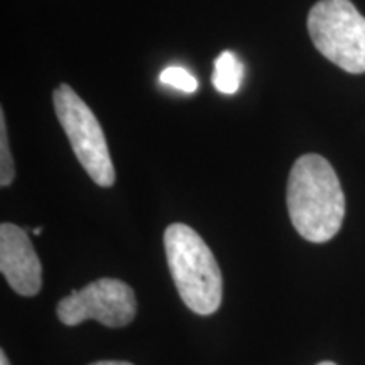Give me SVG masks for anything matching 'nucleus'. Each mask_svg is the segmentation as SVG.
<instances>
[{
  "label": "nucleus",
  "mask_w": 365,
  "mask_h": 365,
  "mask_svg": "<svg viewBox=\"0 0 365 365\" xmlns=\"http://www.w3.org/2000/svg\"><path fill=\"white\" fill-rule=\"evenodd\" d=\"M287 212L296 232L314 244L331 240L345 218V195L325 158L304 154L287 180Z\"/></svg>",
  "instance_id": "f257e3e1"
},
{
  "label": "nucleus",
  "mask_w": 365,
  "mask_h": 365,
  "mask_svg": "<svg viewBox=\"0 0 365 365\" xmlns=\"http://www.w3.org/2000/svg\"><path fill=\"white\" fill-rule=\"evenodd\" d=\"M168 266L178 293L191 312L213 314L220 308L223 279L212 250L193 228L173 223L164 232Z\"/></svg>",
  "instance_id": "f03ea898"
},
{
  "label": "nucleus",
  "mask_w": 365,
  "mask_h": 365,
  "mask_svg": "<svg viewBox=\"0 0 365 365\" xmlns=\"http://www.w3.org/2000/svg\"><path fill=\"white\" fill-rule=\"evenodd\" d=\"M314 48L341 70L365 73V17L350 0H319L308 14Z\"/></svg>",
  "instance_id": "7ed1b4c3"
},
{
  "label": "nucleus",
  "mask_w": 365,
  "mask_h": 365,
  "mask_svg": "<svg viewBox=\"0 0 365 365\" xmlns=\"http://www.w3.org/2000/svg\"><path fill=\"white\" fill-rule=\"evenodd\" d=\"M56 117L70 139L83 170L98 186L108 188L115 182L110 150L105 140L102 125L80 95L70 85H59L53 93Z\"/></svg>",
  "instance_id": "20e7f679"
},
{
  "label": "nucleus",
  "mask_w": 365,
  "mask_h": 365,
  "mask_svg": "<svg viewBox=\"0 0 365 365\" xmlns=\"http://www.w3.org/2000/svg\"><path fill=\"white\" fill-rule=\"evenodd\" d=\"M137 299L134 289L125 282L102 277L80 291H71L58 304V318L68 327L85 319H97L108 328L127 327L135 318Z\"/></svg>",
  "instance_id": "39448f33"
},
{
  "label": "nucleus",
  "mask_w": 365,
  "mask_h": 365,
  "mask_svg": "<svg viewBox=\"0 0 365 365\" xmlns=\"http://www.w3.org/2000/svg\"><path fill=\"white\" fill-rule=\"evenodd\" d=\"M0 271L21 296H36L43 284V267L24 228L14 223L0 227Z\"/></svg>",
  "instance_id": "423d86ee"
},
{
  "label": "nucleus",
  "mask_w": 365,
  "mask_h": 365,
  "mask_svg": "<svg viewBox=\"0 0 365 365\" xmlns=\"http://www.w3.org/2000/svg\"><path fill=\"white\" fill-rule=\"evenodd\" d=\"M242 78H244V65L234 53L223 51L215 59V70H213V86L225 95H234L239 91Z\"/></svg>",
  "instance_id": "0eeeda50"
},
{
  "label": "nucleus",
  "mask_w": 365,
  "mask_h": 365,
  "mask_svg": "<svg viewBox=\"0 0 365 365\" xmlns=\"http://www.w3.org/2000/svg\"><path fill=\"white\" fill-rule=\"evenodd\" d=\"M159 81L171 88L185 91V93H193L198 90V80L182 66H168L166 70H163Z\"/></svg>",
  "instance_id": "6e6552de"
},
{
  "label": "nucleus",
  "mask_w": 365,
  "mask_h": 365,
  "mask_svg": "<svg viewBox=\"0 0 365 365\" xmlns=\"http://www.w3.org/2000/svg\"><path fill=\"white\" fill-rule=\"evenodd\" d=\"M0 185L6 188L14 181L16 176V166H14L11 149H9V137H7V125H6V113L0 112Z\"/></svg>",
  "instance_id": "1a4fd4ad"
},
{
  "label": "nucleus",
  "mask_w": 365,
  "mask_h": 365,
  "mask_svg": "<svg viewBox=\"0 0 365 365\" xmlns=\"http://www.w3.org/2000/svg\"><path fill=\"white\" fill-rule=\"evenodd\" d=\"M90 365H132L129 362H117V360H103V362H95Z\"/></svg>",
  "instance_id": "9d476101"
},
{
  "label": "nucleus",
  "mask_w": 365,
  "mask_h": 365,
  "mask_svg": "<svg viewBox=\"0 0 365 365\" xmlns=\"http://www.w3.org/2000/svg\"><path fill=\"white\" fill-rule=\"evenodd\" d=\"M0 365H11V364H9V359H7L6 352H0Z\"/></svg>",
  "instance_id": "9b49d317"
},
{
  "label": "nucleus",
  "mask_w": 365,
  "mask_h": 365,
  "mask_svg": "<svg viewBox=\"0 0 365 365\" xmlns=\"http://www.w3.org/2000/svg\"><path fill=\"white\" fill-rule=\"evenodd\" d=\"M41 232H43V228H41V227L34 228V235H41Z\"/></svg>",
  "instance_id": "f8f14e48"
},
{
  "label": "nucleus",
  "mask_w": 365,
  "mask_h": 365,
  "mask_svg": "<svg viewBox=\"0 0 365 365\" xmlns=\"http://www.w3.org/2000/svg\"><path fill=\"white\" fill-rule=\"evenodd\" d=\"M317 365H336V364H333V362H319Z\"/></svg>",
  "instance_id": "ddd939ff"
}]
</instances>
